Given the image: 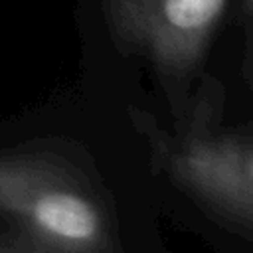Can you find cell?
Instances as JSON below:
<instances>
[{"instance_id": "6da1fadb", "label": "cell", "mask_w": 253, "mask_h": 253, "mask_svg": "<svg viewBox=\"0 0 253 253\" xmlns=\"http://www.w3.org/2000/svg\"><path fill=\"white\" fill-rule=\"evenodd\" d=\"M0 225L53 253H117L101 190L49 150L0 152Z\"/></svg>"}, {"instance_id": "7a4b0ae2", "label": "cell", "mask_w": 253, "mask_h": 253, "mask_svg": "<svg viewBox=\"0 0 253 253\" xmlns=\"http://www.w3.org/2000/svg\"><path fill=\"white\" fill-rule=\"evenodd\" d=\"M170 178L211 217L253 235V138L213 128L211 113L194 117L166 144Z\"/></svg>"}, {"instance_id": "3957f363", "label": "cell", "mask_w": 253, "mask_h": 253, "mask_svg": "<svg viewBox=\"0 0 253 253\" xmlns=\"http://www.w3.org/2000/svg\"><path fill=\"white\" fill-rule=\"evenodd\" d=\"M225 0H158L156 16H148L142 36L166 71L182 73L200 53L202 42L217 20Z\"/></svg>"}, {"instance_id": "277c9868", "label": "cell", "mask_w": 253, "mask_h": 253, "mask_svg": "<svg viewBox=\"0 0 253 253\" xmlns=\"http://www.w3.org/2000/svg\"><path fill=\"white\" fill-rule=\"evenodd\" d=\"M0 253H53V251L38 247V245L30 243L28 239L2 227L0 229Z\"/></svg>"}]
</instances>
